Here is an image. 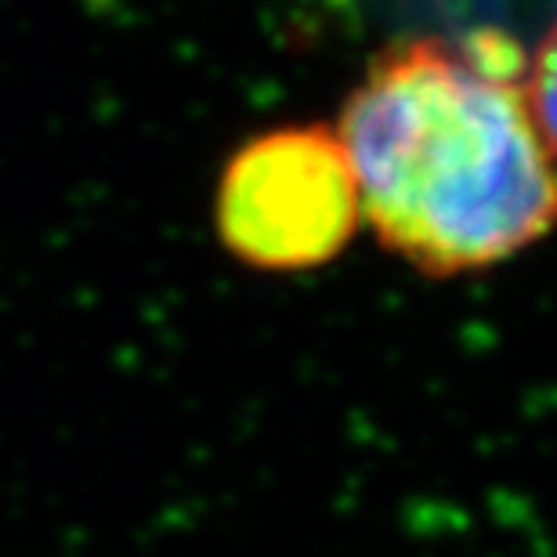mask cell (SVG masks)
<instances>
[{
    "mask_svg": "<svg viewBox=\"0 0 557 557\" xmlns=\"http://www.w3.org/2000/svg\"><path fill=\"white\" fill-rule=\"evenodd\" d=\"M510 37H413L384 48L341 109L362 225L417 272L493 269L547 236L554 135Z\"/></svg>",
    "mask_w": 557,
    "mask_h": 557,
    "instance_id": "6da1fadb",
    "label": "cell"
},
{
    "mask_svg": "<svg viewBox=\"0 0 557 557\" xmlns=\"http://www.w3.org/2000/svg\"><path fill=\"white\" fill-rule=\"evenodd\" d=\"M214 228L258 272H308L337 261L362 228L348 152L333 127H275L243 141L214 193Z\"/></svg>",
    "mask_w": 557,
    "mask_h": 557,
    "instance_id": "7a4b0ae2",
    "label": "cell"
}]
</instances>
